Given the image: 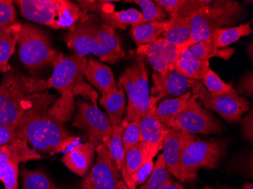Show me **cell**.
<instances>
[{
  "instance_id": "6da1fadb",
  "label": "cell",
  "mask_w": 253,
  "mask_h": 189,
  "mask_svg": "<svg viewBox=\"0 0 253 189\" xmlns=\"http://www.w3.org/2000/svg\"><path fill=\"white\" fill-rule=\"evenodd\" d=\"M48 89L44 79L12 69L5 73L0 84V126L19 130L34 115L47 112L55 98Z\"/></svg>"
},
{
  "instance_id": "7a4b0ae2",
  "label": "cell",
  "mask_w": 253,
  "mask_h": 189,
  "mask_svg": "<svg viewBox=\"0 0 253 189\" xmlns=\"http://www.w3.org/2000/svg\"><path fill=\"white\" fill-rule=\"evenodd\" d=\"M244 13L242 5L237 1L210 0L208 5L190 17L191 38L180 45L182 52L191 45L208 39L216 30L235 25Z\"/></svg>"
},
{
  "instance_id": "3957f363",
  "label": "cell",
  "mask_w": 253,
  "mask_h": 189,
  "mask_svg": "<svg viewBox=\"0 0 253 189\" xmlns=\"http://www.w3.org/2000/svg\"><path fill=\"white\" fill-rule=\"evenodd\" d=\"M19 133L34 150L52 154L65 151L78 139L69 136L63 124L49 116L48 112L30 118L20 128Z\"/></svg>"
},
{
  "instance_id": "277c9868",
  "label": "cell",
  "mask_w": 253,
  "mask_h": 189,
  "mask_svg": "<svg viewBox=\"0 0 253 189\" xmlns=\"http://www.w3.org/2000/svg\"><path fill=\"white\" fill-rule=\"evenodd\" d=\"M23 16L55 30L70 29L83 18L79 5L66 0H17Z\"/></svg>"
},
{
  "instance_id": "5b68a950",
  "label": "cell",
  "mask_w": 253,
  "mask_h": 189,
  "mask_svg": "<svg viewBox=\"0 0 253 189\" xmlns=\"http://www.w3.org/2000/svg\"><path fill=\"white\" fill-rule=\"evenodd\" d=\"M87 60L85 57L61 55L53 63V73L46 80L49 89H56L63 96H83L97 106L98 94L84 80V69Z\"/></svg>"
},
{
  "instance_id": "8992f818",
  "label": "cell",
  "mask_w": 253,
  "mask_h": 189,
  "mask_svg": "<svg viewBox=\"0 0 253 189\" xmlns=\"http://www.w3.org/2000/svg\"><path fill=\"white\" fill-rule=\"evenodd\" d=\"M119 82L128 98L126 114L122 123L140 120L147 112L151 102L145 58L138 56L134 64L126 68Z\"/></svg>"
},
{
  "instance_id": "52a82bcc",
  "label": "cell",
  "mask_w": 253,
  "mask_h": 189,
  "mask_svg": "<svg viewBox=\"0 0 253 189\" xmlns=\"http://www.w3.org/2000/svg\"><path fill=\"white\" fill-rule=\"evenodd\" d=\"M226 153L224 141L196 140L186 146L180 159L182 181L196 180L200 169L217 168Z\"/></svg>"
},
{
  "instance_id": "ba28073f",
  "label": "cell",
  "mask_w": 253,
  "mask_h": 189,
  "mask_svg": "<svg viewBox=\"0 0 253 189\" xmlns=\"http://www.w3.org/2000/svg\"><path fill=\"white\" fill-rule=\"evenodd\" d=\"M19 57L23 65L34 72L54 62L62 55L52 48L47 37L34 25H22L19 40Z\"/></svg>"
},
{
  "instance_id": "9c48e42d",
  "label": "cell",
  "mask_w": 253,
  "mask_h": 189,
  "mask_svg": "<svg viewBox=\"0 0 253 189\" xmlns=\"http://www.w3.org/2000/svg\"><path fill=\"white\" fill-rule=\"evenodd\" d=\"M198 99V94H193L183 109L169 122L168 127L192 135L221 133L224 127L221 122L202 107Z\"/></svg>"
},
{
  "instance_id": "30bf717a",
  "label": "cell",
  "mask_w": 253,
  "mask_h": 189,
  "mask_svg": "<svg viewBox=\"0 0 253 189\" xmlns=\"http://www.w3.org/2000/svg\"><path fill=\"white\" fill-rule=\"evenodd\" d=\"M73 126L82 129L95 146L103 145L107 147L112 132L109 117L98 106L80 100L74 119Z\"/></svg>"
},
{
  "instance_id": "8fae6325",
  "label": "cell",
  "mask_w": 253,
  "mask_h": 189,
  "mask_svg": "<svg viewBox=\"0 0 253 189\" xmlns=\"http://www.w3.org/2000/svg\"><path fill=\"white\" fill-rule=\"evenodd\" d=\"M65 39L67 45L73 49L78 56L85 57L92 54L102 62L116 63L104 44L96 38L88 15H84L81 21L70 28Z\"/></svg>"
},
{
  "instance_id": "7c38bea8",
  "label": "cell",
  "mask_w": 253,
  "mask_h": 189,
  "mask_svg": "<svg viewBox=\"0 0 253 189\" xmlns=\"http://www.w3.org/2000/svg\"><path fill=\"white\" fill-rule=\"evenodd\" d=\"M192 92L198 94V99H200L206 109L217 112L228 123L240 122L243 115L250 109V102L238 94L213 95L206 90L199 81Z\"/></svg>"
},
{
  "instance_id": "4fadbf2b",
  "label": "cell",
  "mask_w": 253,
  "mask_h": 189,
  "mask_svg": "<svg viewBox=\"0 0 253 189\" xmlns=\"http://www.w3.org/2000/svg\"><path fill=\"white\" fill-rule=\"evenodd\" d=\"M96 161L80 189H120L124 183L120 171L109 149L103 145L96 146Z\"/></svg>"
},
{
  "instance_id": "5bb4252c",
  "label": "cell",
  "mask_w": 253,
  "mask_h": 189,
  "mask_svg": "<svg viewBox=\"0 0 253 189\" xmlns=\"http://www.w3.org/2000/svg\"><path fill=\"white\" fill-rule=\"evenodd\" d=\"M138 56L146 58L157 73L164 74L174 70V64L180 58V45L169 43L164 38H159L146 45L137 47Z\"/></svg>"
},
{
  "instance_id": "9a60e30c",
  "label": "cell",
  "mask_w": 253,
  "mask_h": 189,
  "mask_svg": "<svg viewBox=\"0 0 253 189\" xmlns=\"http://www.w3.org/2000/svg\"><path fill=\"white\" fill-rule=\"evenodd\" d=\"M197 136L164 126L163 159L169 173L182 181L180 159L186 146L197 139Z\"/></svg>"
},
{
  "instance_id": "2e32d148",
  "label": "cell",
  "mask_w": 253,
  "mask_h": 189,
  "mask_svg": "<svg viewBox=\"0 0 253 189\" xmlns=\"http://www.w3.org/2000/svg\"><path fill=\"white\" fill-rule=\"evenodd\" d=\"M153 86L152 97L161 100L167 96H180L193 90L197 81L192 80L177 73L175 70L164 75L155 73L153 75Z\"/></svg>"
},
{
  "instance_id": "e0dca14e",
  "label": "cell",
  "mask_w": 253,
  "mask_h": 189,
  "mask_svg": "<svg viewBox=\"0 0 253 189\" xmlns=\"http://www.w3.org/2000/svg\"><path fill=\"white\" fill-rule=\"evenodd\" d=\"M96 146L89 141L82 143L78 138L65 151L62 162L71 171L84 178L93 163Z\"/></svg>"
},
{
  "instance_id": "ac0fdd59",
  "label": "cell",
  "mask_w": 253,
  "mask_h": 189,
  "mask_svg": "<svg viewBox=\"0 0 253 189\" xmlns=\"http://www.w3.org/2000/svg\"><path fill=\"white\" fill-rule=\"evenodd\" d=\"M150 105L147 112L139 120L140 142L160 151L163 148L164 125L156 116V107L159 99L150 96Z\"/></svg>"
},
{
  "instance_id": "d6986e66",
  "label": "cell",
  "mask_w": 253,
  "mask_h": 189,
  "mask_svg": "<svg viewBox=\"0 0 253 189\" xmlns=\"http://www.w3.org/2000/svg\"><path fill=\"white\" fill-rule=\"evenodd\" d=\"M99 103L104 108L112 126L121 125L126 112V99L125 90L119 82L110 90L102 94Z\"/></svg>"
},
{
  "instance_id": "ffe728a7",
  "label": "cell",
  "mask_w": 253,
  "mask_h": 189,
  "mask_svg": "<svg viewBox=\"0 0 253 189\" xmlns=\"http://www.w3.org/2000/svg\"><path fill=\"white\" fill-rule=\"evenodd\" d=\"M25 139H17L8 144L0 146V166L6 163H25L42 158L40 153L30 148Z\"/></svg>"
},
{
  "instance_id": "44dd1931",
  "label": "cell",
  "mask_w": 253,
  "mask_h": 189,
  "mask_svg": "<svg viewBox=\"0 0 253 189\" xmlns=\"http://www.w3.org/2000/svg\"><path fill=\"white\" fill-rule=\"evenodd\" d=\"M84 77L93 84L101 94L110 90L116 80L109 67L94 58H89L84 69Z\"/></svg>"
},
{
  "instance_id": "7402d4cb",
  "label": "cell",
  "mask_w": 253,
  "mask_h": 189,
  "mask_svg": "<svg viewBox=\"0 0 253 189\" xmlns=\"http://www.w3.org/2000/svg\"><path fill=\"white\" fill-rule=\"evenodd\" d=\"M22 25L15 22L0 31V72L7 73L11 71L8 61L15 51Z\"/></svg>"
},
{
  "instance_id": "603a6c76",
  "label": "cell",
  "mask_w": 253,
  "mask_h": 189,
  "mask_svg": "<svg viewBox=\"0 0 253 189\" xmlns=\"http://www.w3.org/2000/svg\"><path fill=\"white\" fill-rule=\"evenodd\" d=\"M98 15L102 23L113 29H119L121 31H125L128 25L135 28L146 23L142 12L135 8L100 12Z\"/></svg>"
},
{
  "instance_id": "cb8c5ba5",
  "label": "cell",
  "mask_w": 253,
  "mask_h": 189,
  "mask_svg": "<svg viewBox=\"0 0 253 189\" xmlns=\"http://www.w3.org/2000/svg\"><path fill=\"white\" fill-rule=\"evenodd\" d=\"M163 35L167 42L173 45H180L187 42L192 35L190 18L170 15L169 20L164 21Z\"/></svg>"
},
{
  "instance_id": "d4e9b609",
  "label": "cell",
  "mask_w": 253,
  "mask_h": 189,
  "mask_svg": "<svg viewBox=\"0 0 253 189\" xmlns=\"http://www.w3.org/2000/svg\"><path fill=\"white\" fill-rule=\"evenodd\" d=\"M234 48L216 49L213 45L211 38L191 45L182 52L181 58L197 59V60H209L210 58H220L228 60L234 55Z\"/></svg>"
},
{
  "instance_id": "484cf974",
  "label": "cell",
  "mask_w": 253,
  "mask_h": 189,
  "mask_svg": "<svg viewBox=\"0 0 253 189\" xmlns=\"http://www.w3.org/2000/svg\"><path fill=\"white\" fill-rule=\"evenodd\" d=\"M158 153L157 149L142 142L127 149L125 151V167L129 176L134 174L146 159L154 158Z\"/></svg>"
},
{
  "instance_id": "4316f807",
  "label": "cell",
  "mask_w": 253,
  "mask_h": 189,
  "mask_svg": "<svg viewBox=\"0 0 253 189\" xmlns=\"http://www.w3.org/2000/svg\"><path fill=\"white\" fill-rule=\"evenodd\" d=\"M252 23L253 21H251L239 26L216 30L210 37L213 45L216 49H223L227 45L237 42L243 37L249 36L253 33Z\"/></svg>"
},
{
  "instance_id": "83f0119b",
  "label": "cell",
  "mask_w": 253,
  "mask_h": 189,
  "mask_svg": "<svg viewBox=\"0 0 253 189\" xmlns=\"http://www.w3.org/2000/svg\"><path fill=\"white\" fill-rule=\"evenodd\" d=\"M191 96L192 92H188L178 98L166 99L157 105L155 113L159 121L164 126H168L169 122L185 106Z\"/></svg>"
},
{
  "instance_id": "f1b7e54d",
  "label": "cell",
  "mask_w": 253,
  "mask_h": 189,
  "mask_svg": "<svg viewBox=\"0 0 253 189\" xmlns=\"http://www.w3.org/2000/svg\"><path fill=\"white\" fill-rule=\"evenodd\" d=\"M209 68V60H197L180 57L174 64V70L177 73L192 80H202Z\"/></svg>"
},
{
  "instance_id": "f546056e",
  "label": "cell",
  "mask_w": 253,
  "mask_h": 189,
  "mask_svg": "<svg viewBox=\"0 0 253 189\" xmlns=\"http://www.w3.org/2000/svg\"><path fill=\"white\" fill-rule=\"evenodd\" d=\"M164 31V21L163 22L145 23L143 25L132 28L130 30L132 38L137 47L146 45L152 41L159 39Z\"/></svg>"
},
{
  "instance_id": "4dcf8cb0",
  "label": "cell",
  "mask_w": 253,
  "mask_h": 189,
  "mask_svg": "<svg viewBox=\"0 0 253 189\" xmlns=\"http://www.w3.org/2000/svg\"><path fill=\"white\" fill-rule=\"evenodd\" d=\"M21 175L22 189H64L57 186L43 172L22 167Z\"/></svg>"
},
{
  "instance_id": "1f68e13d",
  "label": "cell",
  "mask_w": 253,
  "mask_h": 189,
  "mask_svg": "<svg viewBox=\"0 0 253 189\" xmlns=\"http://www.w3.org/2000/svg\"><path fill=\"white\" fill-rule=\"evenodd\" d=\"M170 179V174L166 169L163 154H160L146 183L142 185L139 189H162Z\"/></svg>"
},
{
  "instance_id": "d6a6232c",
  "label": "cell",
  "mask_w": 253,
  "mask_h": 189,
  "mask_svg": "<svg viewBox=\"0 0 253 189\" xmlns=\"http://www.w3.org/2000/svg\"><path fill=\"white\" fill-rule=\"evenodd\" d=\"M202 80H203L205 87L207 89L206 90L213 95L237 93V89L233 86L232 82L226 83L210 68L206 72V75H204Z\"/></svg>"
},
{
  "instance_id": "836d02e7",
  "label": "cell",
  "mask_w": 253,
  "mask_h": 189,
  "mask_svg": "<svg viewBox=\"0 0 253 189\" xmlns=\"http://www.w3.org/2000/svg\"><path fill=\"white\" fill-rule=\"evenodd\" d=\"M127 2H133L140 7L143 11L142 14L146 23L155 22V21L163 22L166 21L167 18V14L165 12L164 10L159 6L154 1L133 0V1H127Z\"/></svg>"
},
{
  "instance_id": "e575fe53",
  "label": "cell",
  "mask_w": 253,
  "mask_h": 189,
  "mask_svg": "<svg viewBox=\"0 0 253 189\" xmlns=\"http://www.w3.org/2000/svg\"><path fill=\"white\" fill-rule=\"evenodd\" d=\"M19 164L10 162L0 166V181L3 183L5 189H18Z\"/></svg>"
},
{
  "instance_id": "d590c367",
  "label": "cell",
  "mask_w": 253,
  "mask_h": 189,
  "mask_svg": "<svg viewBox=\"0 0 253 189\" xmlns=\"http://www.w3.org/2000/svg\"><path fill=\"white\" fill-rule=\"evenodd\" d=\"M124 127L123 141L124 148L126 151L127 149L132 146H136L140 142V126L139 120L130 122V123H121Z\"/></svg>"
},
{
  "instance_id": "8d00e7d4",
  "label": "cell",
  "mask_w": 253,
  "mask_h": 189,
  "mask_svg": "<svg viewBox=\"0 0 253 189\" xmlns=\"http://www.w3.org/2000/svg\"><path fill=\"white\" fill-rule=\"evenodd\" d=\"M16 11L13 2L0 0V31L16 22Z\"/></svg>"
},
{
  "instance_id": "74e56055",
  "label": "cell",
  "mask_w": 253,
  "mask_h": 189,
  "mask_svg": "<svg viewBox=\"0 0 253 189\" xmlns=\"http://www.w3.org/2000/svg\"><path fill=\"white\" fill-rule=\"evenodd\" d=\"M113 1H78V5L82 9L84 15H89V13L99 14L100 12H108L113 11L110 8V2Z\"/></svg>"
},
{
  "instance_id": "f35d334b",
  "label": "cell",
  "mask_w": 253,
  "mask_h": 189,
  "mask_svg": "<svg viewBox=\"0 0 253 189\" xmlns=\"http://www.w3.org/2000/svg\"><path fill=\"white\" fill-rule=\"evenodd\" d=\"M154 165L153 158L149 157L143 162V164L140 166V168L136 170V173L130 176V179H131L135 187H136L138 185L142 186L146 183V180L149 178V176L151 174L153 168H154Z\"/></svg>"
},
{
  "instance_id": "ab89813d",
  "label": "cell",
  "mask_w": 253,
  "mask_h": 189,
  "mask_svg": "<svg viewBox=\"0 0 253 189\" xmlns=\"http://www.w3.org/2000/svg\"><path fill=\"white\" fill-rule=\"evenodd\" d=\"M210 0H183V4L177 11L180 16L190 18L193 14L208 5Z\"/></svg>"
},
{
  "instance_id": "60d3db41",
  "label": "cell",
  "mask_w": 253,
  "mask_h": 189,
  "mask_svg": "<svg viewBox=\"0 0 253 189\" xmlns=\"http://www.w3.org/2000/svg\"><path fill=\"white\" fill-rule=\"evenodd\" d=\"M17 139H23L18 129L11 126H0V146L8 144Z\"/></svg>"
},
{
  "instance_id": "b9f144b4",
  "label": "cell",
  "mask_w": 253,
  "mask_h": 189,
  "mask_svg": "<svg viewBox=\"0 0 253 189\" xmlns=\"http://www.w3.org/2000/svg\"><path fill=\"white\" fill-rule=\"evenodd\" d=\"M241 130L244 139L253 144V112L250 111L243 119H241Z\"/></svg>"
},
{
  "instance_id": "7bdbcfd3",
  "label": "cell",
  "mask_w": 253,
  "mask_h": 189,
  "mask_svg": "<svg viewBox=\"0 0 253 189\" xmlns=\"http://www.w3.org/2000/svg\"><path fill=\"white\" fill-rule=\"evenodd\" d=\"M237 93L253 98V72L246 75L238 83Z\"/></svg>"
},
{
  "instance_id": "ee69618b",
  "label": "cell",
  "mask_w": 253,
  "mask_h": 189,
  "mask_svg": "<svg viewBox=\"0 0 253 189\" xmlns=\"http://www.w3.org/2000/svg\"><path fill=\"white\" fill-rule=\"evenodd\" d=\"M154 2L163 8L166 14L172 15H177L183 0H156Z\"/></svg>"
},
{
  "instance_id": "f6af8a7d",
  "label": "cell",
  "mask_w": 253,
  "mask_h": 189,
  "mask_svg": "<svg viewBox=\"0 0 253 189\" xmlns=\"http://www.w3.org/2000/svg\"><path fill=\"white\" fill-rule=\"evenodd\" d=\"M162 189H185L180 183H176L174 180L170 179L167 182L166 185L162 188Z\"/></svg>"
},
{
  "instance_id": "bcb514c9",
  "label": "cell",
  "mask_w": 253,
  "mask_h": 189,
  "mask_svg": "<svg viewBox=\"0 0 253 189\" xmlns=\"http://www.w3.org/2000/svg\"><path fill=\"white\" fill-rule=\"evenodd\" d=\"M221 189H236L233 188L228 187V186H221ZM242 189H253V183H247L244 185V187Z\"/></svg>"
},
{
  "instance_id": "7dc6e473",
  "label": "cell",
  "mask_w": 253,
  "mask_h": 189,
  "mask_svg": "<svg viewBox=\"0 0 253 189\" xmlns=\"http://www.w3.org/2000/svg\"><path fill=\"white\" fill-rule=\"evenodd\" d=\"M253 41H252L250 43L247 44V51H248V53H250V58L251 59V61H253Z\"/></svg>"
},
{
  "instance_id": "c3c4849f",
  "label": "cell",
  "mask_w": 253,
  "mask_h": 189,
  "mask_svg": "<svg viewBox=\"0 0 253 189\" xmlns=\"http://www.w3.org/2000/svg\"><path fill=\"white\" fill-rule=\"evenodd\" d=\"M130 189L127 188V186L125 185V183H122V186H121V189Z\"/></svg>"
},
{
  "instance_id": "681fc988",
  "label": "cell",
  "mask_w": 253,
  "mask_h": 189,
  "mask_svg": "<svg viewBox=\"0 0 253 189\" xmlns=\"http://www.w3.org/2000/svg\"><path fill=\"white\" fill-rule=\"evenodd\" d=\"M203 189H215L214 188L211 187V186H206V187L203 188Z\"/></svg>"
}]
</instances>
